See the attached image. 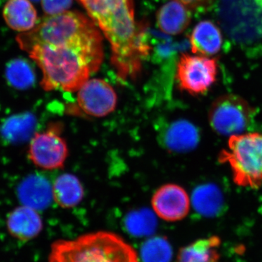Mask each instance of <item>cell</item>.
Returning <instances> with one entry per match:
<instances>
[{
	"label": "cell",
	"instance_id": "1",
	"mask_svg": "<svg viewBox=\"0 0 262 262\" xmlns=\"http://www.w3.org/2000/svg\"><path fill=\"white\" fill-rule=\"evenodd\" d=\"M113 50V61L122 77L139 70L141 53L133 0H95L84 5Z\"/></svg>",
	"mask_w": 262,
	"mask_h": 262
},
{
	"label": "cell",
	"instance_id": "2",
	"mask_svg": "<svg viewBox=\"0 0 262 262\" xmlns=\"http://www.w3.org/2000/svg\"><path fill=\"white\" fill-rule=\"evenodd\" d=\"M42 72L45 91L74 93L97 72L103 60L72 46L34 45L27 51Z\"/></svg>",
	"mask_w": 262,
	"mask_h": 262
},
{
	"label": "cell",
	"instance_id": "3",
	"mask_svg": "<svg viewBox=\"0 0 262 262\" xmlns=\"http://www.w3.org/2000/svg\"><path fill=\"white\" fill-rule=\"evenodd\" d=\"M19 47L27 51L34 45L72 46L103 59V39L92 21L77 12L47 15L34 29L17 36Z\"/></svg>",
	"mask_w": 262,
	"mask_h": 262
},
{
	"label": "cell",
	"instance_id": "4",
	"mask_svg": "<svg viewBox=\"0 0 262 262\" xmlns=\"http://www.w3.org/2000/svg\"><path fill=\"white\" fill-rule=\"evenodd\" d=\"M49 262H139L136 250L118 234L92 232L52 244Z\"/></svg>",
	"mask_w": 262,
	"mask_h": 262
},
{
	"label": "cell",
	"instance_id": "5",
	"mask_svg": "<svg viewBox=\"0 0 262 262\" xmlns=\"http://www.w3.org/2000/svg\"><path fill=\"white\" fill-rule=\"evenodd\" d=\"M217 17L235 44L246 48L262 45V0H220Z\"/></svg>",
	"mask_w": 262,
	"mask_h": 262
},
{
	"label": "cell",
	"instance_id": "6",
	"mask_svg": "<svg viewBox=\"0 0 262 262\" xmlns=\"http://www.w3.org/2000/svg\"><path fill=\"white\" fill-rule=\"evenodd\" d=\"M219 160L229 164L237 185L259 187L262 184V134L247 133L230 136L228 148L220 153Z\"/></svg>",
	"mask_w": 262,
	"mask_h": 262
},
{
	"label": "cell",
	"instance_id": "7",
	"mask_svg": "<svg viewBox=\"0 0 262 262\" xmlns=\"http://www.w3.org/2000/svg\"><path fill=\"white\" fill-rule=\"evenodd\" d=\"M254 110L244 98L225 95L217 98L209 113L210 124L219 134H242L252 122Z\"/></svg>",
	"mask_w": 262,
	"mask_h": 262
},
{
	"label": "cell",
	"instance_id": "8",
	"mask_svg": "<svg viewBox=\"0 0 262 262\" xmlns=\"http://www.w3.org/2000/svg\"><path fill=\"white\" fill-rule=\"evenodd\" d=\"M218 75L216 60L201 55L183 53L177 63V80L188 94H205L213 85Z\"/></svg>",
	"mask_w": 262,
	"mask_h": 262
},
{
	"label": "cell",
	"instance_id": "9",
	"mask_svg": "<svg viewBox=\"0 0 262 262\" xmlns=\"http://www.w3.org/2000/svg\"><path fill=\"white\" fill-rule=\"evenodd\" d=\"M61 131V124L53 122L31 139L29 158L38 168L48 170L63 168L68 157V147Z\"/></svg>",
	"mask_w": 262,
	"mask_h": 262
},
{
	"label": "cell",
	"instance_id": "10",
	"mask_svg": "<svg viewBox=\"0 0 262 262\" xmlns=\"http://www.w3.org/2000/svg\"><path fill=\"white\" fill-rule=\"evenodd\" d=\"M77 92V103L70 111L88 117H103L115 111L117 96L113 88L106 81L92 79L86 81Z\"/></svg>",
	"mask_w": 262,
	"mask_h": 262
},
{
	"label": "cell",
	"instance_id": "11",
	"mask_svg": "<svg viewBox=\"0 0 262 262\" xmlns=\"http://www.w3.org/2000/svg\"><path fill=\"white\" fill-rule=\"evenodd\" d=\"M190 204L187 192L175 184L162 186L151 198L154 213L166 222H177L185 218L190 210Z\"/></svg>",
	"mask_w": 262,
	"mask_h": 262
},
{
	"label": "cell",
	"instance_id": "12",
	"mask_svg": "<svg viewBox=\"0 0 262 262\" xmlns=\"http://www.w3.org/2000/svg\"><path fill=\"white\" fill-rule=\"evenodd\" d=\"M42 228V220L37 210L24 205L15 208L7 219L10 235L22 242L35 238Z\"/></svg>",
	"mask_w": 262,
	"mask_h": 262
},
{
	"label": "cell",
	"instance_id": "13",
	"mask_svg": "<svg viewBox=\"0 0 262 262\" xmlns=\"http://www.w3.org/2000/svg\"><path fill=\"white\" fill-rule=\"evenodd\" d=\"M18 198L24 206L30 207L37 211L45 210L53 199V187L42 176L33 174L19 184Z\"/></svg>",
	"mask_w": 262,
	"mask_h": 262
},
{
	"label": "cell",
	"instance_id": "14",
	"mask_svg": "<svg viewBox=\"0 0 262 262\" xmlns=\"http://www.w3.org/2000/svg\"><path fill=\"white\" fill-rule=\"evenodd\" d=\"M223 42V36L220 27L211 20H203L195 26L190 37L192 53L201 56H210L220 51Z\"/></svg>",
	"mask_w": 262,
	"mask_h": 262
},
{
	"label": "cell",
	"instance_id": "15",
	"mask_svg": "<svg viewBox=\"0 0 262 262\" xmlns=\"http://www.w3.org/2000/svg\"><path fill=\"white\" fill-rule=\"evenodd\" d=\"M163 139L164 146L170 151L184 152L195 147L199 140V134L190 122L178 120L167 127Z\"/></svg>",
	"mask_w": 262,
	"mask_h": 262
},
{
	"label": "cell",
	"instance_id": "16",
	"mask_svg": "<svg viewBox=\"0 0 262 262\" xmlns=\"http://www.w3.org/2000/svg\"><path fill=\"white\" fill-rule=\"evenodd\" d=\"M3 18L13 30L27 32L37 22V12L30 0H8L3 8Z\"/></svg>",
	"mask_w": 262,
	"mask_h": 262
},
{
	"label": "cell",
	"instance_id": "17",
	"mask_svg": "<svg viewBox=\"0 0 262 262\" xmlns=\"http://www.w3.org/2000/svg\"><path fill=\"white\" fill-rule=\"evenodd\" d=\"M191 20L188 7L177 0L169 2L158 12L157 24L165 34L177 35L184 32Z\"/></svg>",
	"mask_w": 262,
	"mask_h": 262
},
{
	"label": "cell",
	"instance_id": "18",
	"mask_svg": "<svg viewBox=\"0 0 262 262\" xmlns=\"http://www.w3.org/2000/svg\"><path fill=\"white\" fill-rule=\"evenodd\" d=\"M53 195L58 206L63 208H73L83 199L84 189L75 175L62 174L53 183Z\"/></svg>",
	"mask_w": 262,
	"mask_h": 262
},
{
	"label": "cell",
	"instance_id": "19",
	"mask_svg": "<svg viewBox=\"0 0 262 262\" xmlns=\"http://www.w3.org/2000/svg\"><path fill=\"white\" fill-rule=\"evenodd\" d=\"M37 120L32 114H19L7 119L2 126V136L12 144L24 142L34 135Z\"/></svg>",
	"mask_w": 262,
	"mask_h": 262
},
{
	"label": "cell",
	"instance_id": "20",
	"mask_svg": "<svg viewBox=\"0 0 262 262\" xmlns=\"http://www.w3.org/2000/svg\"><path fill=\"white\" fill-rule=\"evenodd\" d=\"M221 239L216 236L198 239L181 250L178 262H217Z\"/></svg>",
	"mask_w": 262,
	"mask_h": 262
},
{
	"label": "cell",
	"instance_id": "21",
	"mask_svg": "<svg viewBox=\"0 0 262 262\" xmlns=\"http://www.w3.org/2000/svg\"><path fill=\"white\" fill-rule=\"evenodd\" d=\"M5 76L8 84L15 89H28L35 82V73L32 66L22 58H15L7 64Z\"/></svg>",
	"mask_w": 262,
	"mask_h": 262
},
{
	"label": "cell",
	"instance_id": "22",
	"mask_svg": "<svg viewBox=\"0 0 262 262\" xmlns=\"http://www.w3.org/2000/svg\"><path fill=\"white\" fill-rule=\"evenodd\" d=\"M192 204L201 214L213 215L220 211L222 206V194L215 186H201L193 192Z\"/></svg>",
	"mask_w": 262,
	"mask_h": 262
},
{
	"label": "cell",
	"instance_id": "23",
	"mask_svg": "<svg viewBox=\"0 0 262 262\" xmlns=\"http://www.w3.org/2000/svg\"><path fill=\"white\" fill-rule=\"evenodd\" d=\"M141 256L144 262H170L172 258L171 246L163 237H152L143 245Z\"/></svg>",
	"mask_w": 262,
	"mask_h": 262
},
{
	"label": "cell",
	"instance_id": "24",
	"mask_svg": "<svg viewBox=\"0 0 262 262\" xmlns=\"http://www.w3.org/2000/svg\"><path fill=\"white\" fill-rule=\"evenodd\" d=\"M127 230L134 235H146L152 232L157 222L154 214L149 210L132 212L126 218Z\"/></svg>",
	"mask_w": 262,
	"mask_h": 262
},
{
	"label": "cell",
	"instance_id": "25",
	"mask_svg": "<svg viewBox=\"0 0 262 262\" xmlns=\"http://www.w3.org/2000/svg\"><path fill=\"white\" fill-rule=\"evenodd\" d=\"M72 0H42V9L47 15H56L69 9Z\"/></svg>",
	"mask_w": 262,
	"mask_h": 262
},
{
	"label": "cell",
	"instance_id": "26",
	"mask_svg": "<svg viewBox=\"0 0 262 262\" xmlns=\"http://www.w3.org/2000/svg\"><path fill=\"white\" fill-rule=\"evenodd\" d=\"M177 1L180 2L181 3L186 5L187 7H196L200 5L206 4L211 0H177Z\"/></svg>",
	"mask_w": 262,
	"mask_h": 262
},
{
	"label": "cell",
	"instance_id": "27",
	"mask_svg": "<svg viewBox=\"0 0 262 262\" xmlns=\"http://www.w3.org/2000/svg\"><path fill=\"white\" fill-rule=\"evenodd\" d=\"M79 1H80V3L84 5L88 4V3H92V2L95 1V0H79Z\"/></svg>",
	"mask_w": 262,
	"mask_h": 262
},
{
	"label": "cell",
	"instance_id": "28",
	"mask_svg": "<svg viewBox=\"0 0 262 262\" xmlns=\"http://www.w3.org/2000/svg\"><path fill=\"white\" fill-rule=\"evenodd\" d=\"M30 1L37 2L39 1V0H30Z\"/></svg>",
	"mask_w": 262,
	"mask_h": 262
}]
</instances>
